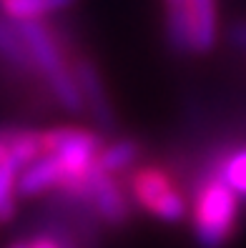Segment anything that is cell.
I'll list each match as a JSON object with an SVG mask.
<instances>
[{
	"label": "cell",
	"instance_id": "obj_1",
	"mask_svg": "<svg viewBox=\"0 0 246 248\" xmlns=\"http://www.w3.org/2000/svg\"><path fill=\"white\" fill-rule=\"evenodd\" d=\"M18 33L25 40V48L33 58V68H38L46 76L55 100L68 113H83L85 100L81 95V88L76 83L73 70H68L63 50L58 46L50 28L40 20H18Z\"/></svg>",
	"mask_w": 246,
	"mask_h": 248
},
{
	"label": "cell",
	"instance_id": "obj_11",
	"mask_svg": "<svg viewBox=\"0 0 246 248\" xmlns=\"http://www.w3.org/2000/svg\"><path fill=\"white\" fill-rule=\"evenodd\" d=\"M0 58L20 70L33 68V58L25 48V40L18 33V25L5 16H0Z\"/></svg>",
	"mask_w": 246,
	"mask_h": 248
},
{
	"label": "cell",
	"instance_id": "obj_8",
	"mask_svg": "<svg viewBox=\"0 0 246 248\" xmlns=\"http://www.w3.org/2000/svg\"><path fill=\"white\" fill-rule=\"evenodd\" d=\"M189 31L191 50L209 53L219 40V13L216 0H189Z\"/></svg>",
	"mask_w": 246,
	"mask_h": 248
},
{
	"label": "cell",
	"instance_id": "obj_13",
	"mask_svg": "<svg viewBox=\"0 0 246 248\" xmlns=\"http://www.w3.org/2000/svg\"><path fill=\"white\" fill-rule=\"evenodd\" d=\"M138 153H141V145L133 138H123L118 143L108 145V148H100V153L96 158V166L113 176V173H118V170L131 166L133 160L138 158Z\"/></svg>",
	"mask_w": 246,
	"mask_h": 248
},
{
	"label": "cell",
	"instance_id": "obj_5",
	"mask_svg": "<svg viewBox=\"0 0 246 248\" xmlns=\"http://www.w3.org/2000/svg\"><path fill=\"white\" fill-rule=\"evenodd\" d=\"M73 76H76V83L81 88V95L85 100V108L91 110L96 123L100 128L111 130L115 125V115H113V106L108 100V93L103 88V78H100V73L96 70V65L91 61H83L81 58L73 65Z\"/></svg>",
	"mask_w": 246,
	"mask_h": 248
},
{
	"label": "cell",
	"instance_id": "obj_3",
	"mask_svg": "<svg viewBox=\"0 0 246 248\" xmlns=\"http://www.w3.org/2000/svg\"><path fill=\"white\" fill-rule=\"evenodd\" d=\"M239 221V196L231 186L216 176L204 183L196 196L194 208V233L198 248H224Z\"/></svg>",
	"mask_w": 246,
	"mask_h": 248
},
{
	"label": "cell",
	"instance_id": "obj_14",
	"mask_svg": "<svg viewBox=\"0 0 246 248\" xmlns=\"http://www.w3.org/2000/svg\"><path fill=\"white\" fill-rule=\"evenodd\" d=\"M221 178L231 186V191H234L239 198L246 201V148L231 153V155L224 160Z\"/></svg>",
	"mask_w": 246,
	"mask_h": 248
},
{
	"label": "cell",
	"instance_id": "obj_6",
	"mask_svg": "<svg viewBox=\"0 0 246 248\" xmlns=\"http://www.w3.org/2000/svg\"><path fill=\"white\" fill-rule=\"evenodd\" d=\"M88 201L96 206V211L100 213L106 223L111 226H123L128 218V206L126 198L121 193L118 183L111 178V173L100 170L98 166H93L88 170Z\"/></svg>",
	"mask_w": 246,
	"mask_h": 248
},
{
	"label": "cell",
	"instance_id": "obj_12",
	"mask_svg": "<svg viewBox=\"0 0 246 248\" xmlns=\"http://www.w3.org/2000/svg\"><path fill=\"white\" fill-rule=\"evenodd\" d=\"M18 173L16 160L8 155L0 160V223H10L18 213Z\"/></svg>",
	"mask_w": 246,
	"mask_h": 248
},
{
	"label": "cell",
	"instance_id": "obj_7",
	"mask_svg": "<svg viewBox=\"0 0 246 248\" xmlns=\"http://www.w3.org/2000/svg\"><path fill=\"white\" fill-rule=\"evenodd\" d=\"M66 178L63 166L50 151H43L40 155H35L31 163H25L18 173V196L33 198L40 196L53 188H61Z\"/></svg>",
	"mask_w": 246,
	"mask_h": 248
},
{
	"label": "cell",
	"instance_id": "obj_9",
	"mask_svg": "<svg viewBox=\"0 0 246 248\" xmlns=\"http://www.w3.org/2000/svg\"><path fill=\"white\" fill-rule=\"evenodd\" d=\"M76 0H0V16L8 20H40L50 13L70 8Z\"/></svg>",
	"mask_w": 246,
	"mask_h": 248
},
{
	"label": "cell",
	"instance_id": "obj_15",
	"mask_svg": "<svg viewBox=\"0 0 246 248\" xmlns=\"http://www.w3.org/2000/svg\"><path fill=\"white\" fill-rule=\"evenodd\" d=\"M229 43L241 50H246V20H239L229 28Z\"/></svg>",
	"mask_w": 246,
	"mask_h": 248
},
{
	"label": "cell",
	"instance_id": "obj_16",
	"mask_svg": "<svg viewBox=\"0 0 246 248\" xmlns=\"http://www.w3.org/2000/svg\"><path fill=\"white\" fill-rule=\"evenodd\" d=\"M31 248H61V246H58L53 238H46V236H43V238H35V241L31 243Z\"/></svg>",
	"mask_w": 246,
	"mask_h": 248
},
{
	"label": "cell",
	"instance_id": "obj_18",
	"mask_svg": "<svg viewBox=\"0 0 246 248\" xmlns=\"http://www.w3.org/2000/svg\"><path fill=\"white\" fill-rule=\"evenodd\" d=\"M5 155H8V145H5V143H0V160H3Z\"/></svg>",
	"mask_w": 246,
	"mask_h": 248
},
{
	"label": "cell",
	"instance_id": "obj_4",
	"mask_svg": "<svg viewBox=\"0 0 246 248\" xmlns=\"http://www.w3.org/2000/svg\"><path fill=\"white\" fill-rule=\"evenodd\" d=\"M133 196L146 211L166 223H179L186 216V201L183 196L171 186L168 176L156 168H146L136 173L133 178Z\"/></svg>",
	"mask_w": 246,
	"mask_h": 248
},
{
	"label": "cell",
	"instance_id": "obj_2",
	"mask_svg": "<svg viewBox=\"0 0 246 248\" xmlns=\"http://www.w3.org/2000/svg\"><path fill=\"white\" fill-rule=\"evenodd\" d=\"M43 148L63 166L66 178L58 191L70 198H88V170L100 153V136L83 128H55L43 133Z\"/></svg>",
	"mask_w": 246,
	"mask_h": 248
},
{
	"label": "cell",
	"instance_id": "obj_17",
	"mask_svg": "<svg viewBox=\"0 0 246 248\" xmlns=\"http://www.w3.org/2000/svg\"><path fill=\"white\" fill-rule=\"evenodd\" d=\"M8 248H31V243H25V241H13Z\"/></svg>",
	"mask_w": 246,
	"mask_h": 248
},
{
	"label": "cell",
	"instance_id": "obj_10",
	"mask_svg": "<svg viewBox=\"0 0 246 248\" xmlns=\"http://www.w3.org/2000/svg\"><path fill=\"white\" fill-rule=\"evenodd\" d=\"M166 3V38L173 53L191 50L189 31V0H164Z\"/></svg>",
	"mask_w": 246,
	"mask_h": 248
}]
</instances>
